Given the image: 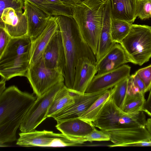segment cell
I'll list each match as a JSON object with an SVG mask.
<instances>
[{
  "label": "cell",
  "mask_w": 151,
  "mask_h": 151,
  "mask_svg": "<svg viewBox=\"0 0 151 151\" xmlns=\"http://www.w3.org/2000/svg\"><path fill=\"white\" fill-rule=\"evenodd\" d=\"M147 92L144 83L136 73L130 76L128 78L127 94H145Z\"/></svg>",
  "instance_id": "obj_27"
},
{
  "label": "cell",
  "mask_w": 151,
  "mask_h": 151,
  "mask_svg": "<svg viewBox=\"0 0 151 151\" xmlns=\"http://www.w3.org/2000/svg\"><path fill=\"white\" fill-rule=\"evenodd\" d=\"M137 0H110L112 18L132 24L136 18Z\"/></svg>",
  "instance_id": "obj_20"
},
{
  "label": "cell",
  "mask_w": 151,
  "mask_h": 151,
  "mask_svg": "<svg viewBox=\"0 0 151 151\" xmlns=\"http://www.w3.org/2000/svg\"><path fill=\"white\" fill-rule=\"evenodd\" d=\"M16 145L22 146L62 147L81 146L85 142L71 140L62 133L52 131L34 130L19 134Z\"/></svg>",
  "instance_id": "obj_8"
},
{
  "label": "cell",
  "mask_w": 151,
  "mask_h": 151,
  "mask_svg": "<svg viewBox=\"0 0 151 151\" xmlns=\"http://www.w3.org/2000/svg\"><path fill=\"white\" fill-rule=\"evenodd\" d=\"M132 24L125 21L111 17V31L113 42L120 44L129 33Z\"/></svg>",
  "instance_id": "obj_24"
},
{
  "label": "cell",
  "mask_w": 151,
  "mask_h": 151,
  "mask_svg": "<svg viewBox=\"0 0 151 151\" xmlns=\"http://www.w3.org/2000/svg\"><path fill=\"white\" fill-rule=\"evenodd\" d=\"M0 15V27L4 28L12 37L27 35V22L24 12L8 8Z\"/></svg>",
  "instance_id": "obj_13"
},
{
  "label": "cell",
  "mask_w": 151,
  "mask_h": 151,
  "mask_svg": "<svg viewBox=\"0 0 151 151\" xmlns=\"http://www.w3.org/2000/svg\"><path fill=\"white\" fill-rule=\"evenodd\" d=\"M12 38L4 28L0 27V55L3 52Z\"/></svg>",
  "instance_id": "obj_32"
},
{
  "label": "cell",
  "mask_w": 151,
  "mask_h": 151,
  "mask_svg": "<svg viewBox=\"0 0 151 151\" xmlns=\"http://www.w3.org/2000/svg\"><path fill=\"white\" fill-rule=\"evenodd\" d=\"M108 134L112 145L110 147H123L126 144L141 141L151 140V134L145 127L123 126L116 129L103 131Z\"/></svg>",
  "instance_id": "obj_12"
},
{
  "label": "cell",
  "mask_w": 151,
  "mask_h": 151,
  "mask_svg": "<svg viewBox=\"0 0 151 151\" xmlns=\"http://www.w3.org/2000/svg\"><path fill=\"white\" fill-rule=\"evenodd\" d=\"M65 86L64 82L54 86L41 96L37 97L20 127L22 132L34 131L46 118L50 106L56 93Z\"/></svg>",
  "instance_id": "obj_7"
},
{
  "label": "cell",
  "mask_w": 151,
  "mask_h": 151,
  "mask_svg": "<svg viewBox=\"0 0 151 151\" xmlns=\"http://www.w3.org/2000/svg\"><path fill=\"white\" fill-rule=\"evenodd\" d=\"M146 100L145 94L138 93L127 94L122 110L130 114H135L142 111Z\"/></svg>",
  "instance_id": "obj_25"
},
{
  "label": "cell",
  "mask_w": 151,
  "mask_h": 151,
  "mask_svg": "<svg viewBox=\"0 0 151 151\" xmlns=\"http://www.w3.org/2000/svg\"><path fill=\"white\" fill-rule=\"evenodd\" d=\"M42 58L46 67L60 70L65 75V56L59 29L54 34L46 47Z\"/></svg>",
  "instance_id": "obj_11"
},
{
  "label": "cell",
  "mask_w": 151,
  "mask_h": 151,
  "mask_svg": "<svg viewBox=\"0 0 151 151\" xmlns=\"http://www.w3.org/2000/svg\"><path fill=\"white\" fill-rule=\"evenodd\" d=\"M39 7L50 16L64 15L73 17L72 6L65 4L53 3L47 0H28Z\"/></svg>",
  "instance_id": "obj_22"
},
{
  "label": "cell",
  "mask_w": 151,
  "mask_h": 151,
  "mask_svg": "<svg viewBox=\"0 0 151 151\" xmlns=\"http://www.w3.org/2000/svg\"><path fill=\"white\" fill-rule=\"evenodd\" d=\"M24 9L27 20V35L32 41L43 32L51 16L28 0H25Z\"/></svg>",
  "instance_id": "obj_14"
},
{
  "label": "cell",
  "mask_w": 151,
  "mask_h": 151,
  "mask_svg": "<svg viewBox=\"0 0 151 151\" xmlns=\"http://www.w3.org/2000/svg\"><path fill=\"white\" fill-rule=\"evenodd\" d=\"M54 16L56 18L59 25L65 54V84L72 91L75 69L78 59L83 57H88L96 65V58L73 17L61 15Z\"/></svg>",
  "instance_id": "obj_2"
},
{
  "label": "cell",
  "mask_w": 151,
  "mask_h": 151,
  "mask_svg": "<svg viewBox=\"0 0 151 151\" xmlns=\"http://www.w3.org/2000/svg\"><path fill=\"white\" fill-rule=\"evenodd\" d=\"M105 3L101 29L95 56L96 65L115 43L112 40L111 35L110 0H107Z\"/></svg>",
  "instance_id": "obj_19"
},
{
  "label": "cell",
  "mask_w": 151,
  "mask_h": 151,
  "mask_svg": "<svg viewBox=\"0 0 151 151\" xmlns=\"http://www.w3.org/2000/svg\"><path fill=\"white\" fill-rule=\"evenodd\" d=\"M128 78L117 84L114 87V91L111 96L116 106L122 110L127 94Z\"/></svg>",
  "instance_id": "obj_26"
},
{
  "label": "cell",
  "mask_w": 151,
  "mask_h": 151,
  "mask_svg": "<svg viewBox=\"0 0 151 151\" xmlns=\"http://www.w3.org/2000/svg\"><path fill=\"white\" fill-rule=\"evenodd\" d=\"M120 44L129 62L142 65L151 58V26L132 24L129 33Z\"/></svg>",
  "instance_id": "obj_5"
},
{
  "label": "cell",
  "mask_w": 151,
  "mask_h": 151,
  "mask_svg": "<svg viewBox=\"0 0 151 151\" xmlns=\"http://www.w3.org/2000/svg\"><path fill=\"white\" fill-rule=\"evenodd\" d=\"M105 4L101 0H83L72 6L73 17L95 56L101 29Z\"/></svg>",
  "instance_id": "obj_3"
},
{
  "label": "cell",
  "mask_w": 151,
  "mask_h": 151,
  "mask_svg": "<svg viewBox=\"0 0 151 151\" xmlns=\"http://www.w3.org/2000/svg\"><path fill=\"white\" fill-rule=\"evenodd\" d=\"M26 0H0V15L3 10L8 8L16 11H22Z\"/></svg>",
  "instance_id": "obj_29"
},
{
  "label": "cell",
  "mask_w": 151,
  "mask_h": 151,
  "mask_svg": "<svg viewBox=\"0 0 151 151\" xmlns=\"http://www.w3.org/2000/svg\"><path fill=\"white\" fill-rule=\"evenodd\" d=\"M129 62L125 52L120 44L115 43L96 65V74L115 69Z\"/></svg>",
  "instance_id": "obj_18"
},
{
  "label": "cell",
  "mask_w": 151,
  "mask_h": 151,
  "mask_svg": "<svg viewBox=\"0 0 151 151\" xmlns=\"http://www.w3.org/2000/svg\"><path fill=\"white\" fill-rule=\"evenodd\" d=\"M136 16L142 20L151 18V0H137Z\"/></svg>",
  "instance_id": "obj_28"
},
{
  "label": "cell",
  "mask_w": 151,
  "mask_h": 151,
  "mask_svg": "<svg viewBox=\"0 0 151 151\" xmlns=\"http://www.w3.org/2000/svg\"><path fill=\"white\" fill-rule=\"evenodd\" d=\"M6 81L4 78L1 77L0 81V95H1L6 89L5 88Z\"/></svg>",
  "instance_id": "obj_35"
},
{
  "label": "cell",
  "mask_w": 151,
  "mask_h": 151,
  "mask_svg": "<svg viewBox=\"0 0 151 151\" xmlns=\"http://www.w3.org/2000/svg\"><path fill=\"white\" fill-rule=\"evenodd\" d=\"M131 67L123 65L114 70L95 75L85 92L89 93L109 90L130 76Z\"/></svg>",
  "instance_id": "obj_10"
},
{
  "label": "cell",
  "mask_w": 151,
  "mask_h": 151,
  "mask_svg": "<svg viewBox=\"0 0 151 151\" xmlns=\"http://www.w3.org/2000/svg\"><path fill=\"white\" fill-rule=\"evenodd\" d=\"M149 91V95L147 100L145 101L142 111L151 117V87Z\"/></svg>",
  "instance_id": "obj_33"
},
{
  "label": "cell",
  "mask_w": 151,
  "mask_h": 151,
  "mask_svg": "<svg viewBox=\"0 0 151 151\" xmlns=\"http://www.w3.org/2000/svg\"><path fill=\"white\" fill-rule=\"evenodd\" d=\"M31 43L27 35L12 38L0 55V74L6 81L16 76H26Z\"/></svg>",
  "instance_id": "obj_4"
},
{
  "label": "cell",
  "mask_w": 151,
  "mask_h": 151,
  "mask_svg": "<svg viewBox=\"0 0 151 151\" xmlns=\"http://www.w3.org/2000/svg\"><path fill=\"white\" fill-rule=\"evenodd\" d=\"M104 2L105 3L107 0H101Z\"/></svg>",
  "instance_id": "obj_38"
},
{
  "label": "cell",
  "mask_w": 151,
  "mask_h": 151,
  "mask_svg": "<svg viewBox=\"0 0 151 151\" xmlns=\"http://www.w3.org/2000/svg\"><path fill=\"white\" fill-rule=\"evenodd\" d=\"M114 91V87L108 90L78 118L89 122H93L94 121L106 102L111 96Z\"/></svg>",
  "instance_id": "obj_23"
},
{
  "label": "cell",
  "mask_w": 151,
  "mask_h": 151,
  "mask_svg": "<svg viewBox=\"0 0 151 151\" xmlns=\"http://www.w3.org/2000/svg\"><path fill=\"white\" fill-rule=\"evenodd\" d=\"M66 5L73 6L79 3L83 0H60Z\"/></svg>",
  "instance_id": "obj_34"
},
{
  "label": "cell",
  "mask_w": 151,
  "mask_h": 151,
  "mask_svg": "<svg viewBox=\"0 0 151 151\" xmlns=\"http://www.w3.org/2000/svg\"><path fill=\"white\" fill-rule=\"evenodd\" d=\"M59 29L56 18L54 16H50L47 26L43 32L35 40L32 41L29 65L35 63L42 58L46 47Z\"/></svg>",
  "instance_id": "obj_17"
},
{
  "label": "cell",
  "mask_w": 151,
  "mask_h": 151,
  "mask_svg": "<svg viewBox=\"0 0 151 151\" xmlns=\"http://www.w3.org/2000/svg\"><path fill=\"white\" fill-rule=\"evenodd\" d=\"M37 98L12 86L0 95V144L16 140V132Z\"/></svg>",
  "instance_id": "obj_1"
},
{
  "label": "cell",
  "mask_w": 151,
  "mask_h": 151,
  "mask_svg": "<svg viewBox=\"0 0 151 151\" xmlns=\"http://www.w3.org/2000/svg\"><path fill=\"white\" fill-rule=\"evenodd\" d=\"M96 66L88 57L79 59L76 67L73 93H84L93 78L97 73Z\"/></svg>",
  "instance_id": "obj_15"
},
{
  "label": "cell",
  "mask_w": 151,
  "mask_h": 151,
  "mask_svg": "<svg viewBox=\"0 0 151 151\" xmlns=\"http://www.w3.org/2000/svg\"><path fill=\"white\" fill-rule=\"evenodd\" d=\"M145 127L151 134V118L148 119L146 120Z\"/></svg>",
  "instance_id": "obj_36"
},
{
  "label": "cell",
  "mask_w": 151,
  "mask_h": 151,
  "mask_svg": "<svg viewBox=\"0 0 151 151\" xmlns=\"http://www.w3.org/2000/svg\"><path fill=\"white\" fill-rule=\"evenodd\" d=\"M74 101V94L65 86L55 94L50 106L47 118L52 116L72 104Z\"/></svg>",
  "instance_id": "obj_21"
},
{
  "label": "cell",
  "mask_w": 151,
  "mask_h": 151,
  "mask_svg": "<svg viewBox=\"0 0 151 151\" xmlns=\"http://www.w3.org/2000/svg\"><path fill=\"white\" fill-rule=\"evenodd\" d=\"M56 128L68 138L86 142L85 137L95 127L92 122L78 117L71 118L57 123Z\"/></svg>",
  "instance_id": "obj_16"
},
{
  "label": "cell",
  "mask_w": 151,
  "mask_h": 151,
  "mask_svg": "<svg viewBox=\"0 0 151 151\" xmlns=\"http://www.w3.org/2000/svg\"><path fill=\"white\" fill-rule=\"evenodd\" d=\"M26 77L37 97L58 83L65 81L63 72L46 67L42 57L35 63L29 65Z\"/></svg>",
  "instance_id": "obj_6"
},
{
  "label": "cell",
  "mask_w": 151,
  "mask_h": 151,
  "mask_svg": "<svg viewBox=\"0 0 151 151\" xmlns=\"http://www.w3.org/2000/svg\"><path fill=\"white\" fill-rule=\"evenodd\" d=\"M86 142H92L93 141H109L110 140L109 135L101 130H97L95 127L93 130L85 137Z\"/></svg>",
  "instance_id": "obj_30"
},
{
  "label": "cell",
  "mask_w": 151,
  "mask_h": 151,
  "mask_svg": "<svg viewBox=\"0 0 151 151\" xmlns=\"http://www.w3.org/2000/svg\"><path fill=\"white\" fill-rule=\"evenodd\" d=\"M135 73L144 83L147 91H149L151 87V64L139 69Z\"/></svg>",
  "instance_id": "obj_31"
},
{
  "label": "cell",
  "mask_w": 151,
  "mask_h": 151,
  "mask_svg": "<svg viewBox=\"0 0 151 151\" xmlns=\"http://www.w3.org/2000/svg\"><path fill=\"white\" fill-rule=\"evenodd\" d=\"M55 4L62 5L65 4L60 0H47Z\"/></svg>",
  "instance_id": "obj_37"
},
{
  "label": "cell",
  "mask_w": 151,
  "mask_h": 151,
  "mask_svg": "<svg viewBox=\"0 0 151 151\" xmlns=\"http://www.w3.org/2000/svg\"><path fill=\"white\" fill-rule=\"evenodd\" d=\"M108 90L89 93H74V101L51 117L57 123L69 119L78 117Z\"/></svg>",
  "instance_id": "obj_9"
}]
</instances>
